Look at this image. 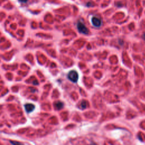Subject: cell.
<instances>
[{
    "label": "cell",
    "mask_w": 145,
    "mask_h": 145,
    "mask_svg": "<svg viewBox=\"0 0 145 145\" xmlns=\"http://www.w3.org/2000/svg\"><path fill=\"white\" fill-rule=\"evenodd\" d=\"M25 108L26 111L27 113H30L34 110V109H35V106H34L33 104L28 103V104H26L25 105Z\"/></svg>",
    "instance_id": "3"
},
{
    "label": "cell",
    "mask_w": 145,
    "mask_h": 145,
    "mask_svg": "<svg viewBox=\"0 0 145 145\" xmlns=\"http://www.w3.org/2000/svg\"><path fill=\"white\" fill-rule=\"evenodd\" d=\"M55 107L57 109H61L64 107V103L61 102H57L55 104Z\"/></svg>",
    "instance_id": "5"
},
{
    "label": "cell",
    "mask_w": 145,
    "mask_h": 145,
    "mask_svg": "<svg viewBox=\"0 0 145 145\" xmlns=\"http://www.w3.org/2000/svg\"><path fill=\"white\" fill-rule=\"evenodd\" d=\"M77 28L78 31H79V32H81V33L86 34V35L89 34V30L85 26V25H83V24L81 22L78 23L77 25Z\"/></svg>",
    "instance_id": "2"
},
{
    "label": "cell",
    "mask_w": 145,
    "mask_h": 145,
    "mask_svg": "<svg viewBox=\"0 0 145 145\" xmlns=\"http://www.w3.org/2000/svg\"><path fill=\"white\" fill-rule=\"evenodd\" d=\"M81 107L82 109H85L87 107V103L86 101H83V102L81 103Z\"/></svg>",
    "instance_id": "6"
},
{
    "label": "cell",
    "mask_w": 145,
    "mask_h": 145,
    "mask_svg": "<svg viewBox=\"0 0 145 145\" xmlns=\"http://www.w3.org/2000/svg\"><path fill=\"white\" fill-rule=\"evenodd\" d=\"M68 77L69 78V80L75 83V82H77L78 81L79 76H78V74L77 73V72H75L74 70H72L69 72L68 75Z\"/></svg>",
    "instance_id": "1"
},
{
    "label": "cell",
    "mask_w": 145,
    "mask_h": 145,
    "mask_svg": "<svg viewBox=\"0 0 145 145\" xmlns=\"http://www.w3.org/2000/svg\"><path fill=\"white\" fill-rule=\"evenodd\" d=\"M19 1H20V2H21L25 3V2H26L27 1V0H19Z\"/></svg>",
    "instance_id": "7"
},
{
    "label": "cell",
    "mask_w": 145,
    "mask_h": 145,
    "mask_svg": "<svg viewBox=\"0 0 145 145\" xmlns=\"http://www.w3.org/2000/svg\"><path fill=\"white\" fill-rule=\"evenodd\" d=\"M92 23L95 27H99L102 25V22H101L100 19L97 17H93L92 18Z\"/></svg>",
    "instance_id": "4"
}]
</instances>
